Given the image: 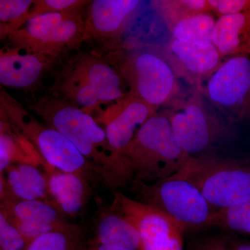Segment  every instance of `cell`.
<instances>
[{
  "mask_svg": "<svg viewBox=\"0 0 250 250\" xmlns=\"http://www.w3.org/2000/svg\"><path fill=\"white\" fill-rule=\"evenodd\" d=\"M31 110L77 147L106 187L118 190L134 180L129 161L111 147L103 128L82 108L50 93Z\"/></svg>",
  "mask_w": 250,
  "mask_h": 250,
  "instance_id": "cell-1",
  "label": "cell"
},
{
  "mask_svg": "<svg viewBox=\"0 0 250 250\" xmlns=\"http://www.w3.org/2000/svg\"><path fill=\"white\" fill-rule=\"evenodd\" d=\"M125 81L109 62L94 53L77 54L65 64L51 93L82 110L124 98Z\"/></svg>",
  "mask_w": 250,
  "mask_h": 250,
  "instance_id": "cell-2",
  "label": "cell"
},
{
  "mask_svg": "<svg viewBox=\"0 0 250 250\" xmlns=\"http://www.w3.org/2000/svg\"><path fill=\"white\" fill-rule=\"evenodd\" d=\"M122 155L131 166L134 179L152 184L172 177L189 158L179 146L167 115H154L146 122Z\"/></svg>",
  "mask_w": 250,
  "mask_h": 250,
  "instance_id": "cell-3",
  "label": "cell"
},
{
  "mask_svg": "<svg viewBox=\"0 0 250 250\" xmlns=\"http://www.w3.org/2000/svg\"><path fill=\"white\" fill-rule=\"evenodd\" d=\"M173 176L193 184L217 210L250 200V166L243 163L208 154L189 156Z\"/></svg>",
  "mask_w": 250,
  "mask_h": 250,
  "instance_id": "cell-4",
  "label": "cell"
},
{
  "mask_svg": "<svg viewBox=\"0 0 250 250\" xmlns=\"http://www.w3.org/2000/svg\"><path fill=\"white\" fill-rule=\"evenodd\" d=\"M0 105L13 127L35 148L45 162L65 172H75L89 178L95 175L84 156L66 137L39 121L0 85Z\"/></svg>",
  "mask_w": 250,
  "mask_h": 250,
  "instance_id": "cell-5",
  "label": "cell"
},
{
  "mask_svg": "<svg viewBox=\"0 0 250 250\" xmlns=\"http://www.w3.org/2000/svg\"><path fill=\"white\" fill-rule=\"evenodd\" d=\"M12 47L56 60L86 41L82 11L49 13L34 16L10 33Z\"/></svg>",
  "mask_w": 250,
  "mask_h": 250,
  "instance_id": "cell-6",
  "label": "cell"
},
{
  "mask_svg": "<svg viewBox=\"0 0 250 250\" xmlns=\"http://www.w3.org/2000/svg\"><path fill=\"white\" fill-rule=\"evenodd\" d=\"M132 186L139 195L137 201L169 215L187 227H207L216 210L193 184L172 177L146 184L134 179Z\"/></svg>",
  "mask_w": 250,
  "mask_h": 250,
  "instance_id": "cell-7",
  "label": "cell"
},
{
  "mask_svg": "<svg viewBox=\"0 0 250 250\" xmlns=\"http://www.w3.org/2000/svg\"><path fill=\"white\" fill-rule=\"evenodd\" d=\"M111 208L134 224L141 239L140 250H184L185 228L169 215L121 191L115 192Z\"/></svg>",
  "mask_w": 250,
  "mask_h": 250,
  "instance_id": "cell-8",
  "label": "cell"
},
{
  "mask_svg": "<svg viewBox=\"0 0 250 250\" xmlns=\"http://www.w3.org/2000/svg\"><path fill=\"white\" fill-rule=\"evenodd\" d=\"M117 70L129 83L130 95L157 108L172 97L176 81L172 67L165 59L149 52L130 54Z\"/></svg>",
  "mask_w": 250,
  "mask_h": 250,
  "instance_id": "cell-9",
  "label": "cell"
},
{
  "mask_svg": "<svg viewBox=\"0 0 250 250\" xmlns=\"http://www.w3.org/2000/svg\"><path fill=\"white\" fill-rule=\"evenodd\" d=\"M167 116L176 141L189 156L207 154L215 143L234 132L233 123L210 114L200 103H188Z\"/></svg>",
  "mask_w": 250,
  "mask_h": 250,
  "instance_id": "cell-10",
  "label": "cell"
},
{
  "mask_svg": "<svg viewBox=\"0 0 250 250\" xmlns=\"http://www.w3.org/2000/svg\"><path fill=\"white\" fill-rule=\"evenodd\" d=\"M207 93L230 121L250 120V59L237 54L220 65L208 80Z\"/></svg>",
  "mask_w": 250,
  "mask_h": 250,
  "instance_id": "cell-11",
  "label": "cell"
},
{
  "mask_svg": "<svg viewBox=\"0 0 250 250\" xmlns=\"http://www.w3.org/2000/svg\"><path fill=\"white\" fill-rule=\"evenodd\" d=\"M83 110L103 128L108 142L122 152L148 120L156 114V108L128 93L113 103Z\"/></svg>",
  "mask_w": 250,
  "mask_h": 250,
  "instance_id": "cell-12",
  "label": "cell"
},
{
  "mask_svg": "<svg viewBox=\"0 0 250 250\" xmlns=\"http://www.w3.org/2000/svg\"><path fill=\"white\" fill-rule=\"evenodd\" d=\"M55 61L18 47L0 49V85L31 88L39 83Z\"/></svg>",
  "mask_w": 250,
  "mask_h": 250,
  "instance_id": "cell-13",
  "label": "cell"
},
{
  "mask_svg": "<svg viewBox=\"0 0 250 250\" xmlns=\"http://www.w3.org/2000/svg\"><path fill=\"white\" fill-rule=\"evenodd\" d=\"M41 166L45 170L52 205L62 215L74 217L80 214L89 197L88 179L82 174L54 168L45 161Z\"/></svg>",
  "mask_w": 250,
  "mask_h": 250,
  "instance_id": "cell-14",
  "label": "cell"
},
{
  "mask_svg": "<svg viewBox=\"0 0 250 250\" xmlns=\"http://www.w3.org/2000/svg\"><path fill=\"white\" fill-rule=\"evenodd\" d=\"M140 4L139 0L90 1L85 17L86 41L106 40L116 36Z\"/></svg>",
  "mask_w": 250,
  "mask_h": 250,
  "instance_id": "cell-15",
  "label": "cell"
},
{
  "mask_svg": "<svg viewBox=\"0 0 250 250\" xmlns=\"http://www.w3.org/2000/svg\"><path fill=\"white\" fill-rule=\"evenodd\" d=\"M94 243L130 250H140L141 239L134 224L110 208L99 217Z\"/></svg>",
  "mask_w": 250,
  "mask_h": 250,
  "instance_id": "cell-16",
  "label": "cell"
},
{
  "mask_svg": "<svg viewBox=\"0 0 250 250\" xmlns=\"http://www.w3.org/2000/svg\"><path fill=\"white\" fill-rule=\"evenodd\" d=\"M6 186L10 196L22 200H41L52 205L47 179L38 166L25 163L12 164L6 170Z\"/></svg>",
  "mask_w": 250,
  "mask_h": 250,
  "instance_id": "cell-17",
  "label": "cell"
},
{
  "mask_svg": "<svg viewBox=\"0 0 250 250\" xmlns=\"http://www.w3.org/2000/svg\"><path fill=\"white\" fill-rule=\"evenodd\" d=\"M0 211L11 223L46 224L59 228H66L70 224L53 205L41 200H18L8 195L0 203Z\"/></svg>",
  "mask_w": 250,
  "mask_h": 250,
  "instance_id": "cell-18",
  "label": "cell"
},
{
  "mask_svg": "<svg viewBox=\"0 0 250 250\" xmlns=\"http://www.w3.org/2000/svg\"><path fill=\"white\" fill-rule=\"evenodd\" d=\"M250 39V11L220 16L212 36L213 45L221 56L236 55Z\"/></svg>",
  "mask_w": 250,
  "mask_h": 250,
  "instance_id": "cell-19",
  "label": "cell"
},
{
  "mask_svg": "<svg viewBox=\"0 0 250 250\" xmlns=\"http://www.w3.org/2000/svg\"><path fill=\"white\" fill-rule=\"evenodd\" d=\"M170 49L184 67L195 75L213 71L220 65L221 55L213 43L174 39Z\"/></svg>",
  "mask_w": 250,
  "mask_h": 250,
  "instance_id": "cell-20",
  "label": "cell"
},
{
  "mask_svg": "<svg viewBox=\"0 0 250 250\" xmlns=\"http://www.w3.org/2000/svg\"><path fill=\"white\" fill-rule=\"evenodd\" d=\"M43 159L24 136L15 131L0 134V172L18 163L41 166Z\"/></svg>",
  "mask_w": 250,
  "mask_h": 250,
  "instance_id": "cell-21",
  "label": "cell"
},
{
  "mask_svg": "<svg viewBox=\"0 0 250 250\" xmlns=\"http://www.w3.org/2000/svg\"><path fill=\"white\" fill-rule=\"evenodd\" d=\"M85 232L79 225L45 233L28 243L23 250H84Z\"/></svg>",
  "mask_w": 250,
  "mask_h": 250,
  "instance_id": "cell-22",
  "label": "cell"
},
{
  "mask_svg": "<svg viewBox=\"0 0 250 250\" xmlns=\"http://www.w3.org/2000/svg\"><path fill=\"white\" fill-rule=\"evenodd\" d=\"M215 22L213 16L208 13L200 12L187 16L174 25V39L213 43L212 36Z\"/></svg>",
  "mask_w": 250,
  "mask_h": 250,
  "instance_id": "cell-23",
  "label": "cell"
},
{
  "mask_svg": "<svg viewBox=\"0 0 250 250\" xmlns=\"http://www.w3.org/2000/svg\"><path fill=\"white\" fill-rule=\"evenodd\" d=\"M207 227L250 235V200L212 213Z\"/></svg>",
  "mask_w": 250,
  "mask_h": 250,
  "instance_id": "cell-24",
  "label": "cell"
},
{
  "mask_svg": "<svg viewBox=\"0 0 250 250\" xmlns=\"http://www.w3.org/2000/svg\"><path fill=\"white\" fill-rule=\"evenodd\" d=\"M34 0H0V22L9 26L11 33L27 21Z\"/></svg>",
  "mask_w": 250,
  "mask_h": 250,
  "instance_id": "cell-25",
  "label": "cell"
},
{
  "mask_svg": "<svg viewBox=\"0 0 250 250\" xmlns=\"http://www.w3.org/2000/svg\"><path fill=\"white\" fill-rule=\"evenodd\" d=\"M90 1L85 0H34L27 21L36 16L49 13L82 11Z\"/></svg>",
  "mask_w": 250,
  "mask_h": 250,
  "instance_id": "cell-26",
  "label": "cell"
},
{
  "mask_svg": "<svg viewBox=\"0 0 250 250\" xmlns=\"http://www.w3.org/2000/svg\"><path fill=\"white\" fill-rule=\"evenodd\" d=\"M25 246L18 230L0 211V250H23Z\"/></svg>",
  "mask_w": 250,
  "mask_h": 250,
  "instance_id": "cell-27",
  "label": "cell"
},
{
  "mask_svg": "<svg viewBox=\"0 0 250 250\" xmlns=\"http://www.w3.org/2000/svg\"><path fill=\"white\" fill-rule=\"evenodd\" d=\"M207 2L220 17L250 11V0H208Z\"/></svg>",
  "mask_w": 250,
  "mask_h": 250,
  "instance_id": "cell-28",
  "label": "cell"
},
{
  "mask_svg": "<svg viewBox=\"0 0 250 250\" xmlns=\"http://www.w3.org/2000/svg\"><path fill=\"white\" fill-rule=\"evenodd\" d=\"M229 236L228 235H217L208 237L197 243L192 250H236Z\"/></svg>",
  "mask_w": 250,
  "mask_h": 250,
  "instance_id": "cell-29",
  "label": "cell"
},
{
  "mask_svg": "<svg viewBox=\"0 0 250 250\" xmlns=\"http://www.w3.org/2000/svg\"><path fill=\"white\" fill-rule=\"evenodd\" d=\"M16 131L13 127L9 117L6 114L2 106L0 105V134L1 133H9L12 134Z\"/></svg>",
  "mask_w": 250,
  "mask_h": 250,
  "instance_id": "cell-30",
  "label": "cell"
},
{
  "mask_svg": "<svg viewBox=\"0 0 250 250\" xmlns=\"http://www.w3.org/2000/svg\"><path fill=\"white\" fill-rule=\"evenodd\" d=\"M179 2L184 5L187 9L197 11L198 13L202 12L207 6H208V2L205 0H182Z\"/></svg>",
  "mask_w": 250,
  "mask_h": 250,
  "instance_id": "cell-31",
  "label": "cell"
},
{
  "mask_svg": "<svg viewBox=\"0 0 250 250\" xmlns=\"http://www.w3.org/2000/svg\"><path fill=\"white\" fill-rule=\"evenodd\" d=\"M84 250H130L124 249V248H117V247H112L107 246H103V245L98 244L94 243L93 241H90L89 243H87Z\"/></svg>",
  "mask_w": 250,
  "mask_h": 250,
  "instance_id": "cell-32",
  "label": "cell"
},
{
  "mask_svg": "<svg viewBox=\"0 0 250 250\" xmlns=\"http://www.w3.org/2000/svg\"><path fill=\"white\" fill-rule=\"evenodd\" d=\"M9 195L6 179L3 172H0V203L4 201Z\"/></svg>",
  "mask_w": 250,
  "mask_h": 250,
  "instance_id": "cell-33",
  "label": "cell"
},
{
  "mask_svg": "<svg viewBox=\"0 0 250 250\" xmlns=\"http://www.w3.org/2000/svg\"><path fill=\"white\" fill-rule=\"evenodd\" d=\"M10 33H11V29L9 26L0 22V41L4 38L8 37Z\"/></svg>",
  "mask_w": 250,
  "mask_h": 250,
  "instance_id": "cell-34",
  "label": "cell"
},
{
  "mask_svg": "<svg viewBox=\"0 0 250 250\" xmlns=\"http://www.w3.org/2000/svg\"><path fill=\"white\" fill-rule=\"evenodd\" d=\"M250 54V39L238 49L237 54ZM236 54V55H237Z\"/></svg>",
  "mask_w": 250,
  "mask_h": 250,
  "instance_id": "cell-35",
  "label": "cell"
},
{
  "mask_svg": "<svg viewBox=\"0 0 250 250\" xmlns=\"http://www.w3.org/2000/svg\"><path fill=\"white\" fill-rule=\"evenodd\" d=\"M236 250H250V245H238Z\"/></svg>",
  "mask_w": 250,
  "mask_h": 250,
  "instance_id": "cell-36",
  "label": "cell"
}]
</instances>
